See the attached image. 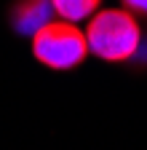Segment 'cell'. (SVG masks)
Returning <instances> with one entry per match:
<instances>
[{"label": "cell", "mask_w": 147, "mask_h": 150, "mask_svg": "<svg viewBox=\"0 0 147 150\" xmlns=\"http://www.w3.org/2000/svg\"><path fill=\"white\" fill-rule=\"evenodd\" d=\"M86 46L88 51L104 62H126L136 54L142 43V30L131 11L126 8H104L91 13Z\"/></svg>", "instance_id": "obj_1"}, {"label": "cell", "mask_w": 147, "mask_h": 150, "mask_svg": "<svg viewBox=\"0 0 147 150\" xmlns=\"http://www.w3.org/2000/svg\"><path fill=\"white\" fill-rule=\"evenodd\" d=\"M32 54L40 64L51 70H72L83 64L88 56L86 35L64 19L56 22H46L38 32L32 35Z\"/></svg>", "instance_id": "obj_2"}, {"label": "cell", "mask_w": 147, "mask_h": 150, "mask_svg": "<svg viewBox=\"0 0 147 150\" xmlns=\"http://www.w3.org/2000/svg\"><path fill=\"white\" fill-rule=\"evenodd\" d=\"M51 0H16L11 6V24L19 35H35L46 22H51Z\"/></svg>", "instance_id": "obj_3"}, {"label": "cell", "mask_w": 147, "mask_h": 150, "mask_svg": "<svg viewBox=\"0 0 147 150\" xmlns=\"http://www.w3.org/2000/svg\"><path fill=\"white\" fill-rule=\"evenodd\" d=\"M102 0H51V8L59 19L64 22H80V19H88L91 13L99 11Z\"/></svg>", "instance_id": "obj_4"}, {"label": "cell", "mask_w": 147, "mask_h": 150, "mask_svg": "<svg viewBox=\"0 0 147 150\" xmlns=\"http://www.w3.org/2000/svg\"><path fill=\"white\" fill-rule=\"evenodd\" d=\"M126 11H131L134 16H147V0H120Z\"/></svg>", "instance_id": "obj_5"}]
</instances>
